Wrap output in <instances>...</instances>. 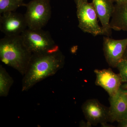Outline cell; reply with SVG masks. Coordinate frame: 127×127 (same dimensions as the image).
<instances>
[{"label": "cell", "instance_id": "cell-1", "mask_svg": "<svg viewBox=\"0 0 127 127\" xmlns=\"http://www.w3.org/2000/svg\"><path fill=\"white\" fill-rule=\"evenodd\" d=\"M65 57L59 50L45 54L32 55L22 82V92L29 91L39 82L55 75L64 66Z\"/></svg>", "mask_w": 127, "mask_h": 127}, {"label": "cell", "instance_id": "cell-2", "mask_svg": "<svg viewBox=\"0 0 127 127\" xmlns=\"http://www.w3.org/2000/svg\"><path fill=\"white\" fill-rule=\"evenodd\" d=\"M32 53L25 45L21 35L6 36L0 40V60L24 76Z\"/></svg>", "mask_w": 127, "mask_h": 127}, {"label": "cell", "instance_id": "cell-3", "mask_svg": "<svg viewBox=\"0 0 127 127\" xmlns=\"http://www.w3.org/2000/svg\"><path fill=\"white\" fill-rule=\"evenodd\" d=\"M23 42L32 54H45L60 50L47 31L28 28L21 34Z\"/></svg>", "mask_w": 127, "mask_h": 127}, {"label": "cell", "instance_id": "cell-4", "mask_svg": "<svg viewBox=\"0 0 127 127\" xmlns=\"http://www.w3.org/2000/svg\"><path fill=\"white\" fill-rule=\"evenodd\" d=\"M77 9L78 27L94 36L103 35L102 27L97 20L98 16L92 2L88 0H74Z\"/></svg>", "mask_w": 127, "mask_h": 127}, {"label": "cell", "instance_id": "cell-5", "mask_svg": "<svg viewBox=\"0 0 127 127\" xmlns=\"http://www.w3.org/2000/svg\"><path fill=\"white\" fill-rule=\"evenodd\" d=\"M24 6L27 8L24 16L28 28L42 29L50 20L52 13L50 0H32Z\"/></svg>", "mask_w": 127, "mask_h": 127}, {"label": "cell", "instance_id": "cell-6", "mask_svg": "<svg viewBox=\"0 0 127 127\" xmlns=\"http://www.w3.org/2000/svg\"><path fill=\"white\" fill-rule=\"evenodd\" d=\"M82 109L87 121L91 125L101 124L107 126L109 122V108L102 104L97 99L87 100L82 106Z\"/></svg>", "mask_w": 127, "mask_h": 127}, {"label": "cell", "instance_id": "cell-7", "mask_svg": "<svg viewBox=\"0 0 127 127\" xmlns=\"http://www.w3.org/2000/svg\"><path fill=\"white\" fill-rule=\"evenodd\" d=\"M28 28L24 15L15 11L2 14L0 17V30L6 36L21 35Z\"/></svg>", "mask_w": 127, "mask_h": 127}, {"label": "cell", "instance_id": "cell-8", "mask_svg": "<svg viewBox=\"0 0 127 127\" xmlns=\"http://www.w3.org/2000/svg\"><path fill=\"white\" fill-rule=\"evenodd\" d=\"M127 46V38L115 40L106 36L103 38V51L107 62L111 67H117L123 59Z\"/></svg>", "mask_w": 127, "mask_h": 127}, {"label": "cell", "instance_id": "cell-9", "mask_svg": "<svg viewBox=\"0 0 127 127\" xmlns=\"http://www.w3.org/2000/svg\"><path fill=\"white\" fill-rule=\"evenodd\" d=\"M94 72L96 75L95 85L103 88L109 97L115 95L121 88L123 83L120 75L114 72L111 68L95 69Z\"/></svg>", "mask_w": 127, "mask_h": 127}, {"label": "cell", "instance_id": "cell-10", "mask_svg": "<svg viewBox=\"0 0 127 127\" xmlns=\"http://www.w3.org/2000/svg\"><path fill=\"white\" fill-rule=\"evenodd\" d=\"M109 122H118L127 118V92L120 88L113 96L109 97Z\"/></svg>", "mask_w": 127, "mask_h": 127}, {"label": "cell", "instance_id": "cell-11", "mask_svg": "<svg viewBox=\"0 0 127 127\" xmlns=\"http://www.w3.org/2000/svg\"><path fill=\"white\" fill-rule=\"evenodd\" d=\"M103 31V35L109 37L112 34L110 19L115 10V5L112 0H92Z\"/></svg>", "mask_w": 127, "mask_h": 127}, {"label": "cell", "instance_id": "cell-12", "mask_svg": "<svg viewBox=\"0 0 127 127\" xmlns=\"http://www.w3.org/2000/svg\"><path fill=\"white\" fill-rule=\"evenodd\" d=\"M110 25L112 30L127 32V2L122 4L116 3Z\"/></svg>", "mask_w": 127, "mask_h": 127}, {"label": "cell", "instance_id": "cell-13", "mask_svg": "<svg viewBox=\"0 0 127 127\" xmlns=\"http://www.w3.org/2000/svg\"><path fill=\"white\" fill-rule=\"evenodd\" d=\"M14 83L12 78L5 68L0 65V96L5 97L9 94L11 88Z\"/></svg>", "mask_w": 127, "mask_h": 127}, {"label": "cell", "instance_id": "cell-14", "mask_svg": "<svg viewBox=\"0 0 127 127\" xmlns=\"http://www.w3.org/2000/svg\"><path fill=\"white\" fill-rule=\"evenodd\" d=\"M25 3L20 0H0V14L9 12L15 11Z\"/></svg>", "mask_w": 127, "mask_h": 127}, {"label": "cell", "instance_id": "cell-15", "mask_svg": "<svg viewBox=\"0 0 127 127\" xmlns=\"http://www.w3.org/2000/svg\"><path fill=\"white\" fill-rule=\"evenodd\" d=\"M117 68L119 71L122 82L127 83V60L122 59L118 64Z\"/></svg>", "mask_w": 127, "mask_h": 127}, {"label": "cell", "instance_id": "cell-16", "mask_svg": "<svg viewBox=\"0 0 127 127\" xmlns=\"http://www.w3.org/2000/svg\"><path fill=\"white\" fill-rule=\"evenodd\" d=\"M118 126L120 127H127V118L117 122Z\"/></svg>", "mask_w": 127, "mask_h": 127}, {"label": "cell", "instance_id": "cell-17", "mask_svg": "<svg viewBox=\"0 0 127 127\" xmlns=\"http://www.w3.org/2000/svg\"><path fill=\"white\" fill-rule=\"evenodd\" d=\"M123 59L127 60V46L126 50H125V53H124V55L123 57Z\"/></svg>", "mask_w": 127, "mask_h": 127}, {"label": "cell", "instance_id": "cell-18", "mask_svg": "<svg viewBox=\"0 0 127 127\" xmlns=\"http://www.w3.org/2000/svg\"><path fill=\"white\" fill-rule=\"evenodd\" d=\"M121 87L124 89H127V83H124L122 84Z\"/></svg>", "mask_w": 127, "mask_h": 127}, {"label": "cell", "instance_id": "cell-19", "mask_svg": "<svg viewBox=\"0 0 127 127\" xmlns=\"http://www.w3.org/2000/svg\"><path fill=\"white\" fill-rule=\"evenodd\" d=\"M127 2V0H120V1L118 2V4H122L125 3V2Z\"/></svg>", "mask_w": 127, "mask_h": 127}, {"label": "cell", "instance_id": "cell-20", "mask_svg": "<svg viewBox=\"0 0 127 127\" xmlns=\"http://www.w3.org/2000/svg\"><path fill=\"white\" fill-rule=\"evenodd\" d=\"M113 2H116V3H118L119 2L120 0H112Z\"/></svg>", "mask_w": 127, "mask_h": 127}, {"label": "cell", "instance_id": "cell-21", "mask_svg": "<svg viewBox=\"0 0 127 127\" xmlns=\"http://www.w3.org/2000/svg\"><path fill=\"white\" fill-rule=\"evenodd\" d=\"M20 0L23 1V0Z\"/></svg>", "mask_w": 127, "mask_h": 127}, {"label": "cell", "instance_id": "cell-22", "mask_svg": "<svg viewBox=\"0 0 127 127\" xmlns=\"http://www.w3.org/2000/svg\"><path fill=\"white\" fill-rule=\"evenodd\" d=\"M126 89V90H127V89Z\"/></svg>", "mask_w": 127, "mask_h": 127}]
</instances>
